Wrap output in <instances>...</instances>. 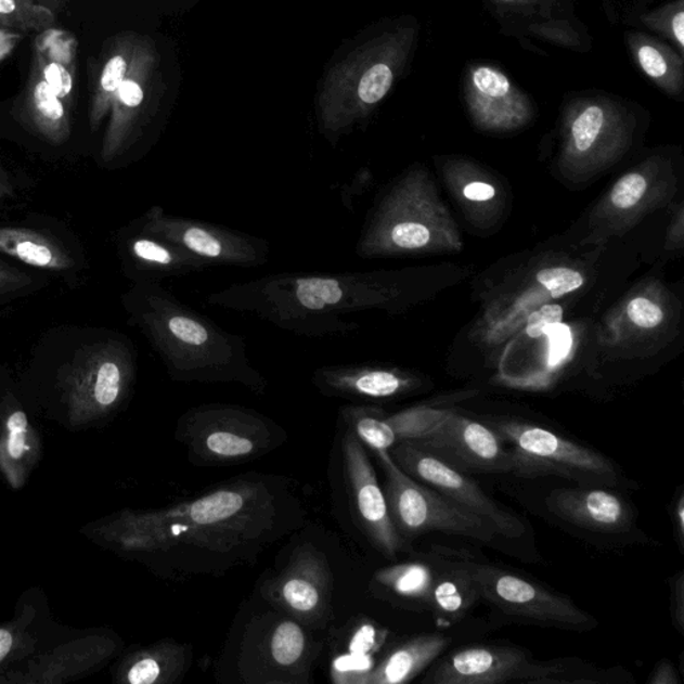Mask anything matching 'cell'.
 I'll list each match as a JSON object with an SVG mask.
<instances>
[{"label": "cell", "instance_id": "obj_15", "mask_svg": "<svg viewBox=\"0 0 684 684\" xmlns=\"http://www.w3.org/2000/svg\"><path fill=\"white\" fill-rule=\"evenodd\" d=\"M410 442L467 475L513 474V453L496 430L455 413Z\"/></svg>", "mask_w": 684, "mask_h": 684}, {"label": "cell", "instance_id": "obj_34", "mask_svg": "<svg viewBox=\"0 0 684 684\" xmlns=\"http://www.w3.org/2000/svg\"><path fill=\"white\" fill-rule=\"evenodd\" d=\"M527 36L539 38L544 42L560 46L565 49L580 50L585 44V30L571 14L563 13L554 18L528 23L520 27Z\"/></svg>", "mask_w": 684, "mask_h": 684}, {"label": "cell", "instance_id": "obj_51", "mask_svg": "<svg viewBox=\"0 0 684 684\" xmlns=\"http://www.w3.org/2000/svg\"><path fill=\"white\" fill-rule=\"evenodd\" d=\"M672 522H674V530L676 532L677 544L683 552L684 544V496L683 492L677 494L674 502V509H672Z\"/></svg>", "mask_w": 684, "mask_h": 684}, {"label": "cell", "instance_id": "obj_32", "mask_svg": "<svg viewBox=\"0 0 684 684\" xmlns=\"http://www.w3.org/2000/svg\"><path fill=\"white\" fill-rule=\"evenodd\" d=\"M340 416L345 428L352 430L366 450L389 451L396 446L392 430L385 420L387 413L378 408L361 404L345 405L341 408Z\"/></svg>", "mask_w": 684, "mask_h": 684}, {"label": "cell", "instance_id": "obj_6", "mask_svg": "<svg viewBox=\"0 0 684 684\" xmlns=\"http://www.w3.org/2000/svg\"><path fill=\"white\" fill-rule=\"evenodd\" d=\"M514 457L513 474L525 479L559 476L582 487L628 486L622 470L601 452L563 438L538 425L503 422L494 425Z\"/></svg>", "mask_w": 684, "mask_h": 684}, {"label": "cell", "instance_id": "obj_12", "mask_svg": "<svg viewBox=\"0 0 684 684\" xmlns=\"http://www.w3.org/2000/svg\"><path fill=\"white\" fill-rule=\"evenodd\" d=\"M388 452L412 479L490 521L504 538H520L526 533L525 522L488 496L469 475L450 467L410 441L398 442Z\"/></svg>", "mask_w": 684, "mask_h": 684}, {"label": "cell", "instance_id": "obj_37", "mask_svg": "<svg viewBox=\"0 0 684 684\" xmlns=\"http://www.w3.org/2000/svg\"><path fill=\"white\" fill-rule=\"evenodd\" d=\"M562 0H490L494 13L504 22H517L520 27L528 23L554 18L566 13L560 8Z\"/></svg>", "mask_w": 684, "mask_h": 684}, {"label": "cell", "instance_id": "obj_52", "mask_svg": "<svg viewBox=\"0 0 684 684\" xmlns=\"http://www.w3.org/2000/svg\"><path fill=\"white\" fill-rule=\"evenodd\" d=\"M11 646H13V636L9 631L0 630V662L9 654Z\"/></svg>", "mask_w": 684, "mask_h": 684}, {"label": "cell", "instance_id": "obj_16", "mask_svg": "<svg viewBox=\"0 0 684 684\" xmlns=\"http://www.w3.org/2000/svg\"><path fill=\"white\" fill-rule=\"evenodd\" d=\"M341 452L345 481L361 531L388 559L411 552V543L400 537L390 519L387 499L365 446L348 428L344 430Z\"/></svg>", "mask_w": 684, "mask_h": 684}, {"label": "cell", "instance_id": "obj_17", "mask_svg": "<svg viewBox=\"0 0 684 684\" xmlns=\"http://www.w3.org/2000/svg\"><path fill=\"white\" fill-rule=\"evenodd\" d=\"M632 115L617 100L603 95L577 98L567 106V153L573 158L618 151L628 142Z\"/></svg>", "mask_w": 684, "mask_h": 684}, {"label": "cell", "instance_id": "obj_50", "mask_svg": "<svg viewBox=\"0 0 684 684\" xmlns=\"http://www.w3.org/2000/svg\"><path fill=\"white\" fill-rule=\"evenodd\" d=\"M22 38L21 33L0 27V63L13 54Z\"/></svg>", "mask_w": 684, "mask_h": 684}, {"label": "cell", "instance_id": "obj_26", "mask_svg": "<svg viewBox=\"0 0 684 684\" xmlns=\"http://www.w3.org/2000/svg\"><path fill=\"white\" fill-rule=\"evenodd\" d=\"M125 250L137 274L145 279L143 283H158L208 269L181 247L143 232L141 228L126 240Z\"/></svg>", "mask_w": 684, "mask_h": 684}, {"label": "cell", "instance_id": "obj_7", "mask_svg": "<svg viewBox=\"0 0 684 684\" xmlns=\"http://www.w3.org/2000/svg\"><path fill=\"white\" fill-rule=\"evenodd\" d=\"M373 453L384 470V494L390 519L408 543L428 532L455 534L488 545L503 538L490 521L412 479L393 462L388 451Z\"/></svg>", "mask_w": 684, "mask_h": 684}, {"label": "cell", "instance_id": "obj_11", "mask_svg": "<svg viewBox=\"0 0 684 684\" xmlns=\"http://www.w3.org/2000/svg\"><path fill=\"white\" fill-rule=\"evenodd\" d=\"M267 623L262 637L247 632L240 660L243 681L253 684L307 683L315 654L305 625L287 615H273Z\"/></svg>", "mask_w": 684, "mask_h": 684}, {"label": "cell", "instance_id": "obj_40", "mask_svg": "<svg viewBox=\"0 0 684 684\" xmlns=\"http://www.w3.org/2000/svg\"><path fill=\"white\" fill-rule=\"evenodd\" d=\"M387 635V631L376 628L371 622L361 623L349 637L347 653L362 655V657H375V654L380 651Z\"/></svg>", "mask_w": 684, "mask_h": 684}, {"label": "cell", "instance_id": "obj_38", "mask_svg": "<svg viewBox=\"0 0 684 684\" xmlns=\"http://www.w3.org/2000/svg\"><path fill=\"white\" fill-rule=\"evenodd\" d=\"M376 666L375 658L345 653L333 660L331 680L336 684H360Z\"/></svg>", "mask_w": 684, "mask_h": 684}, {"label": "cell", "instance_id": "obj_18", "mask_svg": "<svg viewBox=\"0 0 684 684\" xmlns=\"http://www.w3.org/2000/svg\"><path fill=\"white\" fill-rule=\"evenodd\" d=\"M464 98L470 117L481 129L513 130L531 119L530 98L498 66L477 63L464 77Z\"/></svg>", "mask_w": 684, "mask_h": 684}, {"label": "cell", "instance_id": "obj_47", "mask_svg": "<svg viewBox=\"0 0 684 684\" xmlns=\"http://www.w3.org/2000/svg\"><path fill=\"white\" fill-rule=\"evenodd\" d=\"M671 618L675 629L683 632L684 628V575L677 572L671 580Z\"/></svg>", "mask_w": 684, "mask_h": 684}, {"label": "cell", "instance_id": "obj_45", "mask_svg": "<svg viewBox=\"0 0 684 684\" xmlns=\"http://www.w3.org/2000/svg\"><path fill=\"white\" fill-rule=\"evenodd\" d=\"M9 453L11 457L20 459L27 451V417L22 411L14 412L9 417Z\"/></svg>", "mask_w": 684, "mask_h": 684}, {"label": "cell", "instance_id": "obj_43", "mask_svg": "<svg viewBox=\"0 0 684 684\" xmlns=\"http://www.w3.org/2000/svg\"><path fill=\"white\" fill-rule=\"evenodd\" d=\"M563 308L560 305H544L538 312L528 319L527 335L531 338H539L547 335L552 326L562 323Z\"/></svg>", "mask_w": 684, "mask_h": 684}, {"label": "cell", "instance_id": "obj_25", "mask_svg": "<svg viewBox=\"0 0 684 684\" xmlns=\"http://www.w3.org/2000/svg\"><path fill=\"white\" fill-rule=\"evenodd\" d=\"M31 63L51 90L74 112L77 106L78 40L70 31L51 27L38 33Z\"/></svg>", "mask_w": 684, "mask_h": 684}, {"label": "cell", "instance_id": "obj_14", "mask_svg": "<svg viewBox=\"0 0 684 684\" xmlns=\"http://www.w3.org/2000/svg\"><path fill=\"white\" fill-rule=\"evenodd\" d=\"M554 662H537L525 648L480 645L435 660L425 684L552 683Z\"/></svg>", "mask_w": 684, "mask_h": 684}, {"label": "cell", "instance_id": "obj_1", "mask_svg": "<svg viewBox=\"0 0 684 684\" xmlns=\"http://www.w3.org/2000/svg\"><path fill=\"white\" fill-rule=\"evenodd\" d=\"M298 502L278 481L240 477L137 521V542L165 562L172 579L250 565L297 526Z\"/></svg>", "mask_w": 684, "mask_h": 684}, {"label": "cell", "instance_id": "obj_42", "mask_svg": "<svg viewBox=\"0 0 684 684\" xmlns=\"http://www.w3.org/2000/svg\"><path fill=\"white\" fill-rule=\"evenodd\" d=\"M628 312L632 323L640 327H645V330H653V327L662 323L664 319L663 310L645 297L634 298L629 304Z\"/></svg>", "mask_w": 684, "mask_h": 684}, {"label": "cell", "instance_id": "obj_23", "mask_svg": "<svg viewBox=\"0 0 684 684\" xmlns=\"http://www.w3.org/2000/svg\"><path fill=\"white\" fill-rule=\"evenodd\" d=\"M13 114L27 130L53 145H62L72 135L73 112L33 63Z\"/></svg>", "mask_w": 684, "mask_h": 684}, {"label": "cell", "instance_id": "obj_28", "mask_svg": "<svg viewBox=\"0 0 684 684\" xmlns=\"http://www.w3.org/2000/svg\"><path fill=\"white\" fill-rule=\"evenodd\" d=\"M435 575V563L429 555L423 560L398 563L382 568L373 575V583L396 605L416 611H430Z\"/></svg>", "mask_w": 684, "mask_h": 684}, {"label": "cell", "instance_id": "obj_10", "mask_svg": "<svg viewBox=\"0 0 684 684\" xmlns=\"http://www.w3.org/2000/svg\"><path fill=\"white\" fill-rule=\"evenodd\" d=\"M140 228L181 247L206 268L251 269L269 261L267 240L195 218L172 216L160 206H153L143 215Z\"/></svg>", "mask_w": 684, "mask_h": 684}, {"label": "cell", "instance_id": "obj_3", "mask_svg": "<svg viewBox=\"0 0 684 684\" xmlns=\"http://www.w3.org/2000/svg\"><path fill=\"white\" fill-rule=\"evenodd\" d=\"M126 305L172 382L267 392V377L251 364L243 336L222 330L158 283L138 284Z\"/></svg>", "mask_w": 684, "mask_h": 684}, {"label": "cell", "instance_id": "obj_21", "mask_svg": "<svg viewBox=\"0 0 684 684\" xmlns=\"http://www.w3.org/2000/svg\"><path fill=\"white\" fill-rule=\"evenodd\" d=\"M310 380L326 398L352 402L398 399L416 385L415 378L404 372L366 364L320 366Z\"/></svg>", "mask_w": 684, "mask_h": 684}, {"label": "cell", "instance_id": "obj_24", "mask_svg": "<svg viewBox=\"0 0 684 684\" xmlns=\"http://www.w3.org/2000/svg\"><path fill=\"white\" fill-rule=\"evenodd\" d=\"M138 39L140 34L134 31L115 34L103 43L100 56L90 65L89 120L93 131L107 118L114 96L128 76Z\"/></svg>", "mask_w": 684, "mask_h": 684}, {"label": "cell", "instance_id": "obj_39", "mask_svg": "<svg viewBox=\"0 0 684 684\" xmlns=\"http://www.w3.org/2000/svg\"><path fill=\"white\" fill-rule=\"evenodd\" d=\"M538 281L555 298L566 296L584 284L582 274L568 268L544 269L538 273Z\"/></svg>", "mask_w": 684, "mask_h": 684}, {"label": "cell", "instance_id": "obj_53", "mask_svg": "<svg viewBox=\"0 0 684 684\" xmlns=\"http://www.w3.org/2000/svg\"><path fill=\"white\" fill-rule=\"evenodd\" d=\"M38 2L56 15L63 13L67 8V0H38Z\"/></svg>", "mask_w": 684, "mask_h": 684}, {"label": "cell", "instance_id": "obj_41", "mask_svg": "<svg viewBox=\"0 0 684 684\" xmlns=\"http://www.w3.org/2000/svg\"><path fill=\"white\" fill-rule=\"evenodd\" d=\"M647 182L641 175H628L619 180L611 193V201L618 209H629L640 203L645 195Z\"/></svg>", "mask_w": 684, "mask_h": 684}, {"label": "cell", "instance_id": "obj_48", "mask_svg": "<svg viewBox=\"0 0 684 684\" xmlns=\"http://www.w3.org/2000/svg\"><path fill=\"white\" fill-rule=\"evenodd\" d=\"M680 674L675 669V666L670 660H662L651 672V676L648 677V684H681Z\"/></svg>", "mask_w": 684, "mask_h": 684}, {"label": "cell", "instance_id": "obj_27", "mask_svg": "<svg viewBox=\"0 0 684 684\" xmlns=\"http://www.w3.org/2000/svg\"><path fill=\"white\" fill-rule=\"evenodd\" d=\"M451 640L442 634H422L411 637L373 667L360 684L410 683L444 654Z\"/></svg>", "mask_w": 684, "mask_h": 684}, {"label": "cell", "instance_id": "obj_29", "mask_svg": "<svg viewBox=\"0 0 684 684\" xmlns=\"http://www.w3.org/2000/svg\"><path fill=\"white\" fill-rule=\"evenodd\" d=\"M632 60L641 72L669 96H680L684 86L683 56L670 44L641 31L625 34Z\"/></svg>", "mask_w": 684, "mask_h": 684}, {"label": "cell", "instance_id": "obj_8", "mask_svg": "<svg viewBox=\"0 0 684 684\" xmlns=\"http://www.w3.org/2000/svg\"><path fill=\"white\" fill-rule=\"evenodd\" d=\"M463 557L481 599L508 617L540 628L565 631L588 632L599 624L596 618L559 592L505 568L477 562L469 555Z\"/></svg>", "mask_w": 684, "mask_h": 684}, {"label": "cell", "instance_id": "obj_33", "mask_svg": "<svg viewBox=\"0 0 684 684\" xmlns=\"http://www.w3.org/2000/svg\"><path fill=\"white\" fill-rule=\"evenodd\" d=\"M56 14L38 0H0V27L21 34L55 27Z\"/></svg>", "mask_w": 684, "mask_h": 684}, {"label": "cell", "instance_id": "obj_35", "mask_svg": "<svg viewBox=\"0 0 684 684\" xmlns=\"http://www.w3.org/2000/svg\"><path fill=\"white\" fill-rule=\"evenodd\" d=\"M448 411H436L433 408L418 406L412 410L387 415L385 420L395 436L396 444L401 441H413L427 435L444 420Z\"/></svg>", "mask_w": 684, "mask_h": 684}, {"label": "cell", "instance_id": "obj_36", "mask_svg": "<svg viewBox=\"0 0 684 684\" xmlns=\"http://www.w3.org/2000/svg\"><path fill=\"white\" fill-rule=\"evenodd\" d=\"M640 23L647 30L669 40L677 53L684 54V0L659 5L640 16Z\"/></svg>", "mask_w": 684, "mask_h": 684}, {"label": "cell", "instance_id": "obj_22", "mask_svg": "<svg viewBox=\"0 0 684 684\" xmlns=\"http://www.w3.org/2000/svg\"><path fill=\"white\" fill-rule=\"evenodd\" d=\"M430 556L436 570L430 612L438 628H452L481 601L479 588L465 566L462 552L435 549Z\"/></svg>", "mask_w": 684, "mask_h": 684}, {"label": "cell", "instance_id": "obj_44", "mask_svg": "<svg viewBox=\"0 0 684 684\" xmlns=\"http://www.w3.org/2000/svg\"><path fill=\"white\" fill-rule=\"evenodd\" d=\"M549 336V362L551 366L560 364V362L567 359L572 348V335L568 325L556 324L547 332Z\"/></svg>", "mask_w": 684, "mask_h": 684}, {"label": "cell", "instance_id": "obj_2", "mask_svg": "<svg viewBox=\"0 0 684 684\" xmlns=\"http://www.w3.org/2000/svg\"><path fill=\"white\" fill-rule=\"evenodd\" d=\"M401 295L388 273H278L211 293L206 304L255 315L292 335L330 337L359 330L347 315L393 310Z\"/></svg>", "mask_w": 684, "mask_h": 684}, {"label": "cell", "instance_id": "obj_13", "mask_svg": "<svg viewBox=\"0 0 684 684\" xmlns=\"http://www.w3.org/2000/svg\"><path fill=\"white\" fill-rule=\"evenodd\" d=\"M332 592L330 560L309 543L293 551L284 570L262 585V595L269 603L312 629L330 622Z\"/></svg>", "mask_w": 684, "mask_h": 684}, {"label": "cell", "instance_id": "obj_20", "mask_svg": "<svg viewBox=\"0 0 684 684\" xmlns=\"http://www.w3.org/2000/svg\"><path fill=\"white\" fill-rule=\"evenodd\" d=\"M74 377L88 390L101 410L118 404L135 372L133 347L124 338L112 337L79 350Z\"/></svg>", "mask_w": 684, "mask_h": 684}, {"label": "cell", "instance_id": "obj_46", "mask_svg": "<svg viewBox=\"0 0 684 684\" xmlns=\"http://www.w3.org/2000/svg\"><path fill=\"white\" fill-rule=\"evenodd\" d=\"M33 280L20 269L0 261V295H9L31 285Z\"/></svg>", "mask_w": 684, "mask_h": 684}, {"label": "cell", "instance_id": "obj_30", "mask_svg": "<svg viewBox=\"0 0 684 684\" xmlns=\"http://www.w3.org/2000/svg\"><path fill=\"white\" fill-rule=\"evenodd\" d=\"M192 662V645L163 641L131 663L126 680L131 684H177L185 680Z\"/></svg>", "mask_w": 684, "mask_h": 684}, {"label": "cell", "instance_id": "obj_9", "mask_svg": "<svg viewBox=\"0 0 684 684\" xmlns=\"http://www.w3.org/2000/svg\"><path fill=\"white\" fill-rule=\"evenodd\" d=\"M160 60L153 39L140 36L128 76L119 86L107 115L101 157L112 164L128 157L145 140L160 101Z\"/></svg>", "mask_w": 684, "mask_h": 684}, {"label": "cell", "instance_id": "obj_49", "mask_svg": "<svg viewBox=\"0 0 684 684\" xmlns=\"http://www.w3.org/2000/svg\"><path fill=\"white\" fill-rule=\"evenodd\" d=\"M465 198L469 201H476V203H481V201H490L494 197V188L490 185V183L486 182H473L468 183L467 186L464 188Z\"/></svg>", "mask_w": 684, "mask_h": 684}, {"label": "cell", "instance_id": "obj_19", "mask_svg": "<svg viewBox=\"0 0 684 684\" xmlns=\"http://www.w3.org/2000/svg\"><path fill=\"white\" fill-rule=\"evenodd\" d=\"M545 505L557 519L592 533L624 534L636 527L634 508L612 488H557L545 499Z\"/></svg>", "mask_w": 684, "mask_h": 684}, {"label": "cell", "instance_id": "obj_5", "mask_svg": "<svg viewBox=\"0 0 684 684\" xmlns=\"http://www.w3.org/2000/svg\"><path fill=\"white\" fill-rule=\"evenodd\" d=\"M176 440L199 467H227L268 455L286 441L283 427L243 405L204 404L178 418Z\"/></svg>", "mask_w": 684, "mask_h": 684}, {"label": "cell", "instance_id": "obj_31", "mask_svg": "<svg viewBox=\"0 0 684 684\" xmlns=\"http://www.w3.org/2000/svg\"><path fill=\"white\" fill-rule=\"evenodd\" d=\"M0 253L42 269L67 270L74 267L65 247L31 229L0 228Z\"/></svg>", "mask_w": 684, "mask_h": 684}, {"label": "cell", "instance_id": "obj_4", "mask_svg": "<svg viewBox=\"0 0 684 684\" xmlns=\"http://www.w3.org/2000/svg\"><path fill=\"white\" fill-rule=\"evenodd\" d=\"M418 28L404 23L377 34L327 72L318 101L321 133L337 145L365 124L404 73Z\"/></svg>", "mask_w": 684, "mask_h": 684}]
</instances>
